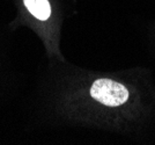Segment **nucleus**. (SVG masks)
I'll list each match as a JSON object with an SVG mask.
<instances>
[{"instance_id": "1", "label": "nucleus", "mask_w": 155, "mask_h": 145, "mask_svg": "<svg viewBox=\"0 0 155 145\" xmlns=\"http://www.w3.org/2000/svg\"><path fill=\"white\" fill-rule=\"evenodd\" d=\"M91 95L93 99L109 107L123 105L129 99L126 87L111 79H97L91 87Z\"/></svg>"}, {"instance_id": "2", "label": "nucleus", "mask_w": 155, "mask_h": 145, "mask_svg": "<svg viewBox=\"0 0 155 145\" xmlns=\"http://www.w3.org/2000/svg\"><path fill=\"white\" fill-rule=\"evenodd\" d=\"M27 9L38 20H48L51 14V6L48 0H23Z\"/></svg>"}]
</instances>
